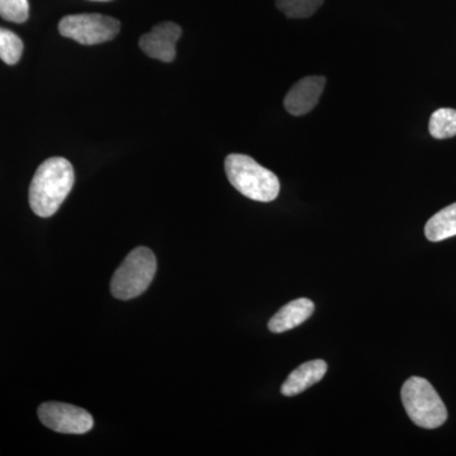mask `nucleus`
I'll list each match as a JSON object with an SVG mask.
<instances>
[{"mask_svg":"<svg viewBox=\"0 0 456 456\" xmlns=\"http://www.w3.org/2000/svg\"><path fill=\"white\" fill-rule=\"evenodd\" d=\"M73 165L64 158H51L36 171L29 185L28 200L33 213L49 218L59 211L74 187Z\"/></svg>","mask_w":456,"mask_h":456,"instance_id":"f257e3e1","label":"nucleus"},{"mask_svg":"<svg viewBox=\"0 0 456 456\" xmlns=\"http://www.w3.org/2000/svg\"><path fill=\"white\" fill-rule=\"evenodd\" d=\"M231 185L242 196L256 202H273L281 191V183L273 171L257 164L248 155L231 154L224 161Z\"/></svg>","mask_w":456,"mask_h":456,"instance_id":"f03ea898","label":"nucleus"},{"mask_svg":"<svg viewBox=\"0 0 456 456\" xmlns=\"http://www.w3.org/2000/svg\"><path fill=\"white\" fill-rule=\"evenodd\" d=\"M401 398L411 421L419 428L432 430L448 419V410L443 399L424 378L407 379L402 387Z\"/></svg>","mask_w":456,"mask_h":456,"instance_id":"7ed1b4c3","label":"nucleus"},{"mask_svg":"<svg viewBox=\"0 0 456 456\" xmlns=\"http://www.w3.org/2000/svg\"><path fill=\"white\" fill-rule=\"evenodd\" d=\"M158 269L155 254L145 246L134 248L114 273L110 292L117 299L128 301L145 293Z\"/></svg>","mask_w":456,"mask_h":456,"instance_id":"20e7f679","label":"nucleus"},{"mask_svg":"<svg viewBox=\"0 0 456 456\" xmlns=\"http://www.w3.org/2000/svg\"><path fill=\"white\" fill-rule=\"evenodd\" d=\"M59 31L60 35L77 44L93 46L113 40L121 31V22L103 14H73L60 20Z\"/></svg>","mask_w":456,"mask_h":456,"instance_id":"39448f33","label":"nucleus"},{"mask_svg":"<svg viewBox=\"0 0 456 456\" xmlns=\"http://www.w3.org/2000/svg\"><path fill=\"white\" fill-rule=\"evenodd\" d=\"M37 413L42 424L59 434L83 435L94 426L88 411L61 402L42 403Z\"/></svg>","mask_w":456,"mask_h":456,"instance_id":"423d86ee","label":"nucleus"},{"mask_svg":"<svg viewBox=\"0 0 456 456\" xmlns=\"http://www.w3.org/2000/svg\"><path fill=\"white\" fill-rule=\"evenodd\" d=\"M182 27L174 22L159 23L140 38V47L147 56L171 62L175 60L176 42L182 37Z\"/></svg>","mask_w":456,"mask_h":456,"instance_id":"0eeeda50","label":"nucleus"},{"mask_svg":"<svg viewBox=\"0 0 456 456\" xmlns=\"http://www.w3.org/2000/svg\"><path fill=\"white\" fill-rule=\"evenodd\" d=\"M326 86V77H307L294 84L284 99V107L293 116H305L314 110Z\"/></svg>","mask_w":456,"mask_h":456,"instance_id":"6e6552de","label":"nucleus"},{"mask_svg":"<svg viewBox=\"0 0 456 456\" xmlns=\"http://www.w3.org/2000/svg\"><path fill=\"white\" fill-rule=\"evenodd\" d=\"M327 364L323 360H311L301 367L294 369L289 377L281 386V395L285 397H293L299 393L307 391L312 386L320 382L325 377Z\"/></svg>","mask_w":456,"mask_h":456,"instance_id":"1a4fd4ad","label":"nucleus"},{"mask_svg":"<svg viewBox=\"0 0 456 456\" xmlns=\"http://www.w3.org/2000/svg\"><path fill=\"white\" fill-rule=\"evenodd\" d=\"M314 303L308 298H299L285 305L269 321L270 331L274 334L289 331L305 323L314 314Z\"/></svg>","mask_w":456,"mask_h":456,"instance_id":"9d476101","label":"nucleus"},{"mask_svg":"<svg viewBox=\"0 0 456 456\" xmlns=\"http://www.w3.org/2000/svg\"><path fill=\"white\" fill-rule=\"evenodd\" d=\"M425 235L432 242L456 236V203L450 204L432 216L425 226Z\"/></svg>","mask_w":456,"mask_h":456,"instance_id":"9b49d317","label":"nucleus"},{"mask_svg":"<svg viewBox=\"0 0 456 456\" xmlns=\"http://www.w3.org/2000/svg\"><path fill=\"white\" fill-rule=\"evenodd\" d=\"M428 131L434 139L445 140L456 136V110L440 108L432 113Z\"/></svg>","mask_w":456,"mask_h":456,"instance_id":"f8f14e48","label":"nucleus"},{"mask_svg":"<svg viewBox=\"0 0 456 456\" xmlns=\"http://www.w3.org/2000/svg\"><path fill=\"white\" fill-rule=\"evenodd\" d=\"M23 53V42L16 33L0 27V59L8 65H16Z\"/></svg>","mask_w":456,"mask_h":456,"instance_id":"ddd939ff","label":"nucleus"},{"mask_svg":"<svg viewBox=\"0 0 456 456\" xmlns=\"http://www.w3.org/2000/svg\"><path fill=\"white\" fill-rule=\"evenodd\" d=\"M325 0H277L279 11L289 18H308L322 7Z\"/></svg>","mask_w":456,"mask_h":456,"instance_id":"4468645a","label":"nucleus"},{"mask_svg":"<svg viewBox=\"0 0 456 456\" xmlns=\"http://www.w3.org/2000/svg\"><path fill=\"white\" fill-rule=\"evenodd\" d=\"M0 17L13 23H25L29 17L28 0H0Z\"/></svg>","mask_w":456,"mask_h":456,"instance_id":"2eb2a0df","label":"nucleus"},{"mask_svg":"<svg viewBox=\"0 0 456 456\" xmlns=\"http://www.w3.org/2000/svg\"><path fill=\"white\" fill-rule=\"evenodd\" d=\"M93 2H110V0H93Z\"/></svg>","mask_w":456,"mask_h":456,"instance_id":"dca6fc26","label":"nucleus"}]
</instances>
